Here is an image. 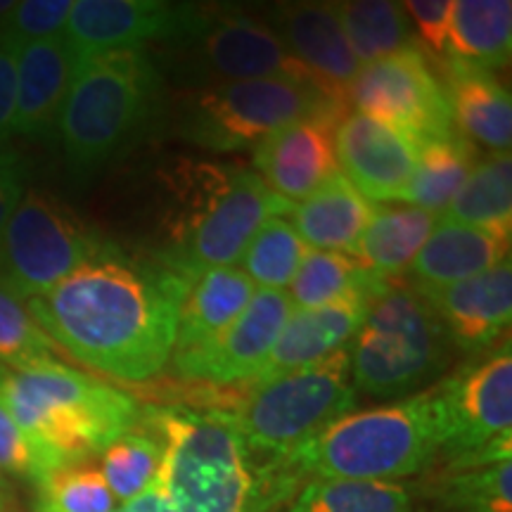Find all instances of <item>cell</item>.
<instances>
[{"mask_svg": "<svg viewBox=\"0 0 512 512\" xmlns=\"http://www.w3.org/2000/svg\"><path fill=\"white\" fill-rule=\"evenodd\" d=\"M370 302H373V294L358 292L328 306L290 313L275 339L271 354L259 368V373L247 382V387H256L273 377L309 368L335 354L337 349L347 347L349 339H354L361 325L366 323Z\"/></svg>", "mask_w": 512, "mask_h": 512, "instance_id": "obj_20", "label": "cell"}, {"mask_svg": "<svg viewBox=\"0 0 512 512\" xmlns=\"http://www.w3.org/2000/svg\"><path fill=\"white\" fill-rule=\"evenodd\" d=\"M8 503H10L8 494H0V512H8Z\"/></svg>", "mask_w": 512, "mask_h": 512, "instance_id": "obj_45", "label": "cell"}, {"mask_svg": "<svg viewBox=\"0 0 512 512\" xmlns=\"http://www.w3.org/2000/svg\"><path fill=\"white\" fill-rule=\"evenodd\" d=\"M510 259V240L489 230L439 219L411 264L415 290L463 283Z\"/></svg>", "mask_w": 512, "mask_h": 512, "instance_id": "obj_22", "label": "cell"}, {"mask_svg": "<svg viewBox=\"0 0 512 512\" xmlns=\"http://www.w3.org/2000/svg\"><path fill=\"white\" fill-rule=\"evenodd\" d=\"M510 50V0H453L446 41V53H451L453 60L494 72L508 64Z\"/></svg>", "mask_w": 512, "mask_h": 512, "instance_id": "obj_27", "label": "cell"}, {"mask_svg": "<svg viewBox=\"0 0 512 512\" xmlns=\"http://www.w3.org/2000/svg\"><path fill=\"white\" fill-rule=\"evenodd\" d=\"M27 192V166L12 147L0 145V233Z\"/></svg>", "mask_w": 512, "mask_h": 512, "instance_id": "obj_41", "label": "cell"}, {"mask_svg": "<svg viewBox=\"0 0 512 512\" xmlns=\"http://www.w3.org/2000/svg\"><path fill=\"white\" fill-rule=\"evenodd\" d=\"M337 124L332 119H304L278 128L254 145V171L283 200H306L339 169Z\"/></svg>", "mask_w": 512, "mask_h": 512, "instance_id": "obj_18", "label": "cell"}, {"mask_svg": "<svg viewBox=\"0 0 512 512\" xmlns=\"http://www.w3.org/2000/svg\"><path fill=\"white\" fill-rule=\"evenodd\" d=\"M162 91L150 50H112L76 67L57 133L76 183L93 178L147 124Z\"/></svg>", "mask_w": 512, "mask_h": 512, "instance_id": "obj_5", "label": "cell"}, {"mask_svg": "<svg viewBox=\"0 0 512 512\" xmlns=\"http://www.w3.org/2000/svg\"><path fill=\"white\" fill-rule=\"evenodd\" d=\"M448 102L453 126L472 145L491 152H510L512 100L494 72L460 60L448 62Z\"/></svg>", "mask_w": 512, "mask_h": 512, "instance_id": "obj_23", "label": "cell"}, {"mask_svg": "<svg viewBox=\"0 0 512 512\" xmlns=\"http://www.w3.org/2000/svg\"><path fill=\"white\" fill-rule=\"evenodd\" d=\"M432 496L448 512H512V463L448 465Z\"/></svg>", "mask_w": 512, "mask_h": 512, "instance_id": "obj_33", "label": "cell"}, {"mask_svg": "<svg viewBox=\"0 0 512 512\" xmlns=\"http://www.w3.org/2000/svg\"><path fill=\"white\" fill-rule=\"evenodd\" d=\"M309 252L311 247L299 238L292 221L271 219L249 240L240 256V271L261 290H285Z\"/></svg>", "mask_w": 512, "mask_h": 512, "instance_id": "obj_34", "label": "cell"}, {"mask_svg": "<svg viewBox=\"0 0 512 512\" xmlns=\"http://www.w3.org/2000/svg\"><path fill=\"white\" fill-rule=\"evenodd\" d=\"M200 15L197 5L162 0H74L62 36L81 64L112 50L178 41L195 29Z\"/></svg>", "mask_w": 512, "mask_h": 512, "instance_id": "obj_14", "label": "cell"}, {"mask_svg": "<svg viewBox=\"0 0 512 512\" xmlns=\"http://www.w3.org/2000/svg\"><path fill=\"white\" fill-rule=\"evenodd\" d=\"M107 247L60 200L29 190L0 233V283L29 302L48 294Z\"/></svg>", "mask_w": 512, "mask_h": 512, "instance_id": "obj_10", "label": "cell"}, {"mask_svg": "<svg viewBox=\"0 0 512 512\" xmlns=\"http://www.w3.org/2000/svg\"><path fill=\"white\" fill-rule=\"evenodd\" d=\"M8 489H10V484H8V477H5L3 472H0V494H8Z\"/></svg>", "mask_w": 512, "mask_h": 512, "instance_id": "obj_44", "label": "cell"}, {"mask_svg": "<svg viewBox=\"0 0 512 512\" xmlns=\"http://www.w3.org/2000/svg\"><path fill=\"white\" fill-rule=\"evenodd\" d=\"M434 392L439 458L451 463L482 453L512 434V354L503 351L446 377Z\"/></svg>", "mask_w": 512, "mask_h": 512, "instance_id": "obj_13", "label": "cell"}, {"mask_svg": "<svg viewBox=\"0 0 512 512\" xmlns=\"http://www.w3.org/2000/svg\"><path fill=\"white\" fill-rule=\"evenodd\" d=\"M164 460L162 439L131 430L102 451V477L117 503H126L155 482Z\"/></svg>", "mask_w": 512, "mask_h": 512, "instance_id": "obj_35", "label": "cell"}, {"mask_svg": "<svg viewBox=\"0 0 512 512\" xmlns=\"http://www.w3.org/2000/svg\"><path fill=\"white\" fill-rule=\"evenodd\" d=\"M439 219L489 230L510 240L512 228V157L510 152H491L477 159L463 188Z\"/></svg>", "mask_w": 512, "mask_h": 512, "instance_id": "obj_28", "label": "cell"}, {"mask_svg": "<svg viewBox=\"0 0 512 512\" xmlns=\"http://www.w3.org/2000/svg\"><path fill=\"white\" fill-rule=\"evenodd\" d=\"M290 313L292 302L285 290L254 292L247 309L219 337L171 356L176 375L181 380L219 387L247 384L264 366Z\"/></svg>", "mask_w": 512, "mask_h": 512, "instance_id": "obj_15", "label": "cell"}, {"mask_svg": "<svg viewBox=\"0 0 512 512\" xmlns=\"http://www.w3.org/2000/svg\"><path fill=\"white\" fill-rule=\"evenodd\" d=\"M422 140L399 128L349 112L335 128V155L342 174L373 202H399L418 166Z\"/></svg>", "mask_w": 512, "mask_h": 512, "instance_id": "obj_16", "label": "cell"}, {"mask_svg": "<svg viewBox=\"0 0 512 512\" xmlns=\"http://www.w3.org/2000/svg\"><path fill=\"white\" fill-rule=\"evenodd\" d=\"M17 53L12 43L0 38V145L15 133L17 107Z\"/></svg>", "mask_w": 512, "mask_h": 512, "instance_id": "obj_42", "label": "cell"}, {"mask_svg": "<svg viewBox=\"0 0 512 512\" xmlns=\"http://www.w3.org/2000/svg\"><path fill=\"white\" fill-rule=\"evenodd\" d=\"M403 10L413 19L422 46L437 57H444L453 0H408L403 3Z\"/></svg>", "mask_w": 512, "mask_h": 512, "instance_id": "obj_40", "label": "cell"}, {"mask_svg": "<svg viewBox=\"0 0 512 512\" xmlns=\"http://www.w3.org/2000/svg\"><path fill=\"white\" fill-rule=\"evenodd\" d=\"M55 344L31 316L27 302L0 283V363L27 368L53 358Z\"/></svg>", "mask_w": 512, "mask_h": 512, "instance_id": "obj_37", "label": "cell"}, {"mask_svg": "<svg viewBox=\"0 0 512 512\" xmlns=\"http://www.w3.org/2000/svg\"><path fill=\"white\" fill-rule=\"evenodd\" d=\"M76 67L79 62L64 36L19 48L15 133L27 138L53 136Z\"/></svg>", "mask_w": 512, "mask_h": 512, "instance_id": "obj_21", "label": "cell"}, {"mask_svg": "<svg viewBox=\"0 0 512 512\" xmlns=\"http://www.w3.org/2000/svg\"><path fill=\"white\" fill-rule=\"evenodd\" d=\"M420 294L439 316L448 342L465 351L489 349L510 328V259H505L491 271L463 280V283L437 287V290H422Z\"/></svg>", "mask_w": 512, "mask_h": 512, "instance_id": "obj_19", "label": "cell"}, {"mask_svg": "<svg viewBox=\"0 0 512 512\" xmlns=\"http://www.w3.org/2000/svg\"><path fill=\"white\" fill-rule=\"evenodd\" d=\"M275 36L318 86L349 110V88L363 64L351 50L332 3H285L268 12Z\"/></svg>", "mask_w": 512, "mask_h": 512, "instance_id": "obj_17", "label": "cell"}, {"mask_svg": "<svg viewBox=\"0 0 512 512\" xmlns=\"http://www.w3.org/2000/svg\"><path fill=\"white\" fill-rule=\"evenodd\" d=\"M254 292L252 280L235 266L209 268L195 275L178 306L174 354L219 337L247 309Z\"/></svg>", "mask_w": 512, "mask_h": 512, "instance_id": "obj_24", "label": "cell"}, {"mask_svg": "<svg viewBox=\"0 0 512 512\" xmlns=\"http://www.w3.org/2000/svg\"><path fill=\"white\" fill-rule=\"evenodd\" d=\"M349 110L318 83L273 76L192 91L181 110V136L214 152L261 143L278 128L304 119L342 121Z\"/></svg>", "mask_w": 512, "mask_h": 512, "instance_id": "obj_9", "label": "cell"}, {"mask_svg": "<svg viewBox=\"0 0 512 512\" xmlns=\"http://www.w3.org/2000/svg\"><path fill=\"white\" fill-rule=\"evenodd\" d=\"M413 489L399 482L311 479L287 512H413Z\"/></svg>", "mask_w": 512, "mask_h": 512, "instance_id": "obj_32", "label": "cell"}, {"mask_svg": "<svg viewBox=\"0 0 512 512\" xmlns=\"http://www.w3.org/2000/svg\"><path fill=\"white\" fill-rule=\"evenodd\" d=\"M114 512H174V505H171L169 491H166L164 479H162V470L155 482H152L143 494H138L131 501H126L121 508H117Z\"/></svg>", "mask_w": 512, "mask_h": 512, "instance_id": "obj_43", "label": "cell"}, {"mask_svg": "<svg viewBox=\"0 0 512 512\" xmlns=\"http://www.w3.org/2000/svg\"><path fill=\"white\" fill-rule=\"evenodd\" d=\"M159 430L174 512H259L245 446L226 415L169 411L159 415Z\"/></svg>", "mask_w": 512, "mask_h": 512, "instance_id": "obj_8", "label": "cell"}, {"mask_svg": "<svg viewBox=\"0 0 512 512\" xmlns=\"http://www.w3.org/2000/svg\"><path fill=\"white\" fill-rule=\"evenodd\" d=\"M439 216L411 204L389 202L373 209L368 226L363 228L351 256L361 261L370 273L384 280H396L408 271L415 256L430 238Z\"/></svg>", "mask_w": 512, "mask_h": 512, "instance_id": "obj_26", "label": "cell"}, {"mask_svg": "<svg viewBox=\"0 0 512 512\" xmlns=\"http://www.w3.org/2000/svg\"><path fill=\"white\" fill-rule=\"evenodd\" d=\"M332 8L361 64L377 62L401 50L420 48L401 3L347 0V3H332Z\"/></svg>", "mask_w": 512, "mask_h": 512, "instance_id": "obj_31", "label": "cell"}, {"mask_svg": "<svg viewBox=\"0 0 512 512\" xmlns=\"http://www.w3.org/2000/svg\"><path fill=\"white\" fill-rule=\"evenodd\" d=\"M392 283L396 280H384L370 273L361 261L347 252L311 249L292 278L287 297L292 306H297V311L318 309V306H328L358 292H368L375 297Z\"/></svg>", "mask_w": 512, "mask_h": 512, "instance_id": "obj_30", "label": "cell"}, {"mask_svg": "<svg viewBox=\"0 0 512 512\" xmlns=\"http://www.w3.org/2000/svg\"><path fill=\"white\" fill-rule=\"evenodd\" d=\"M439 458L434 392L406 396L373 411L349 413L280 465L285 482L299 475L349 482H399Z\"/></svg>", "mask_w": 512, "mask_h": 512, "instance_id": "obj_4", "label": "cell"}, {"mask_svg": "<svg viewBox=\"0 0 512 512\" xmlns=\"http://www.w3.org/2000/svg\"><path fill=\"white\" fill-rule=\"evenodd\" d=\"M188 285L164 264H136L107 247L27 306L55 347L95 373L136 384L171 361Z\"/></svg>", "mask_w": 512, "mask_h": 512, "instance_id": "obj_1", "label": "cell"}, {"mask_svg": "<svg viewBox=\"0 0 512 512\" xmlns=\"http://www.w3.org/2000/svg\"><path fill=\"white\" fill-rule=\"evenodd\" d=\"M0 401L34 444L48 475L102 453L136 430L143 415L136 396L55 356L8 370L0 380Z\"/></svg>", "mask_w": 512, "mask_h": 512, "instance_id": "obj_3", "label": "cell"}, {"mask_svg": "<svg viewBox=\"0 0 512 512\" xmlns=\"http://www.w3.org/2000/svg\"><path fill=\"white\" fill-rule=\"evenodd\" d=\"M475 164V145L458 131L448 133L444 138L422 140L418 166H415V174L399 202L441 216L453 202V197L458 195V190L463 188L465 178L470 176Z\"/></svg>", "mask_w": 512, "mask_h": 512, "instance_id": "obj_29", "label": "cell"}, {"mask_svg": "<svg viewBox=\"0 0 512 512\" xmlns=\"http://www.w3.org/2000/svg\"><path fill=\"white\" fill-rule=\"evenodd\" d=\"M394 126L418 140L444 138L456 131L446 83L439 79L425 50L411 48L363 64L349 88V107Z\"/></svg>", "mask_w": 512, "mask_h": 512, "instance_id": "obj_12", "label": "cell"}, {"mask_svg": "<svg viewBox=\"0 0 512 512\" xmlns=\"http://www.w3.org/2000/svg\"><path fill=\"white\" fill-rule=\"evenodd\" d=\"M242 387L240 403L223 415L242 439L247 458H264L268 467L290 460L332 422L349 415L356 403L349 347L309 368Z\"/></svg>", "mask_w": 512, "mask_h": 512, "instance_id": "obj_6", "label": "cell"}, {"mask_svg": "<svg viewBox=\"0 0 512 512\" xmlns=\"http://www.w3.org/2000/svg\"><path fill=\"white\" fill-rule=\"evenodd\" d=\"M0 472L27 477L38 484L48 477L46 465L31 444L22 427L12 418L5 403L0 401Z\"/></svg>", "mask_w": 512, "mask_h": 512, "instance_id": "obj_39", "label": "cell"}, {"mask_svg": "<svg viewBox=\"0 0 512 512\" xmlns=\"http://www.w3.org/2000/svg\"><path fill=\"white\" fill-rule=\"evenodd\" d=\"M292 209L254 169L185 162L169 178L166 249L159 259L190 283L209 268L238 264L256 230Z\"/></svg>", "mask_w": 512, "mask_h": 512, "instance_id": "obj_2", "label": "cell"}, {"mask_svg": "<svg viewBox=\"0 0 512 512\" xmlns=\"http://www.w3.org/2000/svg\"><path fill=\"white\" fill-rule=\"evenodd\" d=\"M171 43L174 67L178 74L190 79L195 91L273 76L318 83L294 60L266 22L245 12L202 8L195 29Z\"/></svg>", "mask_w": 512, "mask_h": 512, "instance_id": "obj_11", "label": "cell"}, {"mask_svg": "<svg viewBox=\"0 0 512 512\" xmlns=\"http://www.w3.org/2000/svg\"><path fill=\"white\" fill-rule=\"evenodd\" d=\"M74 0H24L0 17V38L17 50L36 41L62 36Z\"/></svg>", "mask_w": 512, "mask_h": 512, "instance_id": "obj_38", "label": "cell"}, {"mask_svg": "<svg viewBox=\"0 0 512 512\" xmlns=\"http://www.w3.org/2000/svg\"><path fill=\"white\" fill-rule=\"evenodd\" d=\"M373 209V204L337 169L316 192L294 204L292 226L313 249L351 254Z\"/></svg>", "mask_w": 512, "mask_h": 512, "instance_id": "obj_25", "label": "cell"}, {"mask_svg": "<svg viewBox=\"0 0 512 512\" xmlns=\"http://www.w3.org/2000/svg\"><path fill=\"white\" fill-rule=\"evenodd\" d=\"M444 325L415 287L392 283L370 302L351 354L356 392L375 399H406L448 361Z\"/></svg>", "mask_w": 512, "mask_h": 512, "instance_id": "obj_7", "label": "cell"}, {"mask_svg": "<svg viewBox=\"0 0 512 512\" xmlns=\"http://www.w3.org/2000/svg\"><path fill=\"white\" fill-rule=\"evenodd\" d=\"M5 373H8V368H5L3 363H0V380H3V375H5Z\"/></svg>", "mask_w": 512, "mask_h": 512, "instance_id": "obj_46", "label": "cell"}, {"mask_svg": "<svg viewBox=\"0 0 512 512\" xmlns=\"http://www.w3.org/2000/svg\"><path fill=\"white\" fill-rule=\"evenodd\" d=\"M38 512H114L117 498L100 470L91 465H69L36 484Z\"/></svg>", "mask_w": 512, "mask_h": 512, "instance_id": "obj_36", "label": "cell"}]
</instances>
